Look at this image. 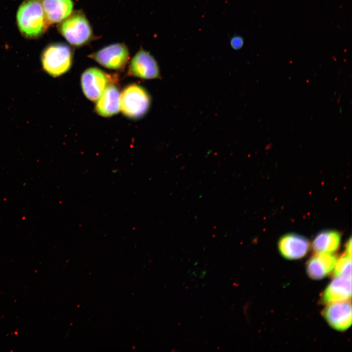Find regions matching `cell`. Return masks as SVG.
Here are the masks:
<instances>
[{
	"label": "cell",
	"instance_id": "1",
	"mask_svg": "<svg viewBox=\"0 0 352 352\" xmlns=\"http://www.w3.org/2000/svg\"><path fill=\"white\" fill-rule=\"evenodd\" d=\"M17 22L20 32L26 38L34 39L42 36L49 25L43 0H25L17 11Z\"/></svg>",
	"mask_w": 352,
	"mask_h": 352
},
{
	"label": "cell",
	"instance_id": "2",
	"mask_svg": "<svg viewBox=\"0 0 352 352\" xmlns=\"http://www.w3.org/2000/svg\"><path fill=\"white\" fill-rule=\"evenodd\" d=\"M58 29L71 45L79 47L90 42L93 34L91 26L84 14L75 11L60 22Z\"/></svg>",
	"mask_w": 352,
	"mask_h": 352
},
{
	"label": "cell",
	"instance_id": "3",
	"mask_svg": "<svg viewBox=\"0 0 352 352\" xmlns=\"http://www.w3.org/2000/svg\"><path fill=\"white\" fill-rule=\"evenodd\" d=\"M151 103V98L148 92L136 84L127 86L120 94V110L130 118L143 117L148 112Z\"/></svg>",
	"mask_w": 352,
	"mask_h": 352
},
{
	"label": "cell",
	"instance_id": "4",
	"mask_svg": "<svg viewBox=\"0 0 352 352\" xmlns=\"http://www.w3.org/2000/svg\"><path fill=\"white\" fill-rule=\"evenodd\" d=\"M73 59L71 48L63 43H55L48 45L41 56L44 70L53 77H58L70 68Z\"/></svg>",
	"mask_w": 352,
	"mask_h": 352
},
{
	"label": "cell",
	"instance_id": "5",
	"mask_svg": "<svg viewBox=\"0 0 352 352\" xmlns=\"http://www.w3.org/2000/svg\"><path fill=\"white\" fill-rule=\"evenodd\" d=\"M116 78L98 68H89L81 76L83 91L87 98L95 102L99 99L106 87L115 82Z\"/></svg>",
	"mask_w": 352,
	"mask_h": 352
},
{
	"label": "cell",
	"instance_id": "6",
	"mask_svg": "<svg viewBox=\"0 0 352 352\" xmlns=\"http://www.w3.org/2000/svg\"><path fill=\"white\" fill-rule=\"evenodd\" d=\"M88 57L105 67L121 70L128 61L129 52L125 44L116 43L106 46Z\"/></svg>",
	"mask_w": 352,
	"mask_h": 352
},
{
	"label": "cell",
	"instance_id": "7",
	"mask_svg": "<svg viewBox=\"0 0 352 352\" xmlns=\"http://www.w3.org/2000/svg\"><path fill=\"white\" fill-rule=\"evenodd\" d=\"M128 75L143 79H161L157 61L149 52L142 48L132 59Z\"/></svg>",
	"mask_w": 352,
	"mask_h": 352
},
{
	"label": "cell",
	"instance_id": "8",
	"mask_svg": "<svg viewBox=\"0 0 352 352\" xmlns=\"http://www.w3.org/2000/svg\"><path fill=\"white\" fill-rule=\"evenodd\" d=\"M322 312V315L333 329L339 331L348 329L352 324L351 300L329 303Z\"/></svg>",
	"mask_w": 352,
	"mask_h": 352
},
{
	"label": "cell",
	"instance_id": "9",
	"mask_svg": "<svg viewBox=\"0 0 352 352\" xmlns=\"http://www.w3.org/2000/svg\"><path fill=\"white\" fill-rule=\"evenodd\" d=\"M309 247V242L306 237L293 233L282 236L278 242L280 253L288 260L303 258L308 254Z\"/></svg>",
	"mask_w": 352,
	"mask_h": 352
},
{
	"label": "cell",
	"instance_id": "10",
	"mask_svg": "<svg viewBox=\"0 0 352 352\" xmlns=\"http://www.w3.org/2000/svg\"><path fill=\"white\" fill-rule=\"evenodd\" d=\"M352 277H334L322 293L320 301L324 304L332 302L351 300Z\"/></svg>",
	"mask_w": 352,
	"mask_h": 352
},
{
	"label": "cell",
	"instance_id": "11",
	"mask_svg": "<svg viewBox=\"0 0 352 352\" xmlns=\"http://www.w3.org/2000/svg\"><path fill=\"white\" fill-rule=\"evenodd\" d=\"M337 260V257L331 253H316L307 262V273L313 280H321L333 270Z\"/></svg>",
	"mask_w": 352,
	"mask_h": 352
},
{
	"label": "cell",
	"instance_id": "12",
	"mask_svg": "<svg viewBox=\"0 0 352 352\" xmlns=\"http://www.w3.org/2000/svg\"><path fill=\"white\" fill-rule=\"evenodd\" d=\"M95 110L103 117H110L120 110V93L114 83L109 84L97 100Z\"/></svg>",
	"mask_w": 352,
	"mask_h": 352
},
{
	"label": "cell",
	"instance_id": "13",
	"mask_svg": "<svg viewBox=\"0 0 352 352\" xmlns=\"http://www.w3.org/2000/svg\"><path fill=\"white\" fill-rule=\"evenodd\" d=\"M43 8L49 24L60 22L71 13L72 0H43Z\"/></svg>",
	"mask_w": 352,
	"mask_h": 352
},
{
	"label": "cell",
	"instance_id": "14",
	"mask_svg": "<svg viewBox=\"0 0 352 352\" xmlns=\"http://www.w3.org/2000/svg\"><path fill=\"white\" fill-rule=\"evenodd\" d=\"M341 239L339 232L332 230H323L314 238L312 248L316 253H332L339 248Z\"/></svg>",
	"mask_w": 352,
	"mask_h": 352
},
{
	"label": "cell",
	"instance_id": "15",
	"mask_svg": "<svg viewBox=\"0 0 352 352\" xmlns=\"http://www.w3.org/2000/svg\"><path fill=\"white\" fill-rule=\"evenodd\" d=\"M352 255L345 251L341 257L337 260L333 276H347L352 277Z\"/></svg>",
	"mask_w": 352,
	"mask_h": 352
},
{
	"label": "cell",
	"instance_id": "16",
	"mask_svg": "<svg viewBox=\"0 0 352 352\" xmlns=\"http://www.w3.org/2000/svg\"><path fill=\"white\" fill-rule=\"evenodd\" d=\"M243 44V39L240 36H234L231 41V46L235 49L241 48Z\"/></svg>",
	"mask_w": 352,
	"mask_h": 352
}]
</instances>
